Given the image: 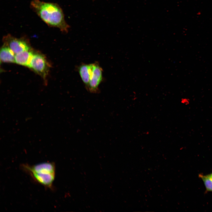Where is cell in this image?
<instances>
[{
  "label": "cell",
  "mask_w": 212,
  "mask_h": 212,
  "mask_svg": "<svg viewBox=\"0 0 212 212\" xmlns=\"http://www.w3.org/2000/svg\"><path fill=\"white\" fill-rule=\"evenodd\" d=\"M30 6L42 20L49 27L67 32L69 26L66 22L63 11L57 3L40 0H32Z\"/></svg>",
  "instance_id": "cell-1"
},
{
  "label": "cell",
  "mask_w": 212,
  "mask_h": 212,
  "mask_svg": "<svg viewBox=\"0 0 212 212\" xmlns=\"http://www.w3.org/2000/svg\"><path fill=\"white\" fill-rule=\"evenodd\" d=\"M20 167L35 182L47 188L53 189L56 171L54 163L47 162L32 165L23 164Z\"/></svg>",
  "instance_id": "cell-2"
},
{
  "label": "cell",
  "mask_w": 212,
  "mask_h": 212,
  "mask_svg": "<svg viewBox=\"0 0 212 212\" xmlns=\"http://www.w3.org/2000/svg\"><path fill=\"white\" fill-rule=\"evenodd\" d=\"M50 66L45 57L39 53H34L29 68L46 80Z\"/></svg>",
  "instance_id": "cell-3"
},
{
  "label": "cell",
  "mask_w": 212,
  "mask_h": 212,
  "mask_svg": "<svg viewBox=\"0 0 212 212\" xmlns=\"http://www.w3.org/2000/svg\"><path fill=\"white\" fill-rule=\"evenodd\" d=\"M4 44L7 46L15 53L30 50L28 40L25 37H15L10 34L4 36L3 39Z\"/></svg>",
  "instance_id": "cell-4"
},
{
  "label": "cell",
  "mask_w": 212,
  "mask_h": 212,
  "mask_svg": "<svg viewBox=\"0 0 212 212\" xmlns=\"http://www.w3.org/2000/svg\"><path fill=\"white\" fill-rule=\"evenodd\" d=\"M92 72L90 80L86 87L90 92L96 93L99 92V86L102 80V69L97 63H92Z\"/></svg>",
  "instance_id": "cell-5"
},
{
  "label": "cell",
  "mask_w": 212,
  "mask_h": 212,
  "mask_svg": "<svg viewBox=\"0 0 212 212\" xmlns=\"http://www.w3.org/2000/svg\"><path fill=\"white\" fill-rule=\"evenodd\" d=\"M34 54L30 50L16 54L15 55V62L29 68Z\"/></svg>",
  "instance_id": "cell-6"
},
{
  "label": "cell",
  "mask_w": 212,
  "mask_h": 212,
  "mask_svg": "<svg viewBox=\"0 0 212 212\" xmlns=\"http://www.w3.org/2000/svg\"><path fill=\"white\" fill-rule=\"evenodd\" d=\"M92 69L91 64H82L78 68L79 73L86 87L88 85L90 82Z\"/></svg>",
  "instance_id": "cell-7"
},
{
  "label": "cell",
  "mask_w": 212,
  "mask_h": 212,
  "mask_svg": "<svg viewBox=\"0 0 212 212\" xmlns=\"http://www.w3.org/2000/svg\"><path fill=\"white\" fill-rule=\"evenodd\" d=\"M4 45L0 50L1 61L4 62H15V53L7 46Z\"/></svg>",
  "instance_id": "cell-8"
},
{
  "label": "cell",
  "mask_w": 212,
  "mask_h": 212,
  "mask_svg": "<svg viewBox=\"0 0 212 212\" xmlns=\"http://www.w3.org/2000/svg\"><path fill=\"white\" fill-rule=\"evenodd\" d=\"M199 177L203 182L206 191L212 192V177L209 174L204 175L200 174Z\"/></svg>",
  "instance_id": "cell-9"
},
{
  "label": "cell",
  "mask_w": 212,
  "mask_h": 212,
  "mask_svg": "<svg viewBox=\"0 0 212 212\" xmlns=\"http://www.w3.org/2000/svg\"><path fill=\"white\" fill-rule=\"evenodd\" d=\"M181 103L185 105H188L190 103V100L187 98H183L181 99Z\"/></svg>",
  "instance_id": "cell-10"
},
{
  "label": "cell",
  "mask_w": 212,
  "mask_h": 212,
  "mask_svg": "<svg viewBox=\"0 0 212 212\" xmlns=\"http://www.w3.org/2000/svg\"><path fill=\"white\" fill-rule=\"evenodd\" d=\"M209 175L211 177H212V172L211 173L209 174Z\"/></svg>",
  "instance_id": "cell-11"
}]
</instances>
